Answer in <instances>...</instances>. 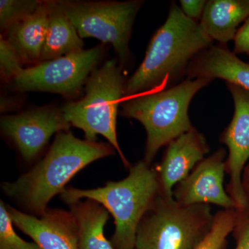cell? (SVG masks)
<instances>
[{
    "mask_svg": "<svg viewBox=\"0 0 249 249\" xmlns=\"http://www.w3.org/2000/svg\"><path fill=\"white\" fill-rule=\"evenodd\" d=\"M70 206L78 227L80 249H114L104 234L109 214L104 206L91 199Z\"/></svg>",
    "mask_w": 249,
    "mask_h": 249,
    "instance_id": "18",
    "label": "cell"
},
{
    "mask_svg": "<svg viewBox=\"0 0 249 249\" xmlns=\"http://www.w3.org/2000/svg\"><path fill=\"white\" fill-rule=\"evenodd\" d=\"M236 219L235 232L237 238V246L235 249H249V216L247 211L239 212Z\"/></svg>",
    "mask_w": 249,
    "mask_h": 249,
    "instance_id": "23",
    "label": "cell"
},
{
    "mask_svg": "<svg viewBox=\"0 0 249 249\" xmlns=\"http://www.w3.org/2000/svg\"><path fill=\"white\" fill-rule=\"evenodd\" d=\"M212 79H187L168 89L150 91L122 101V114L139 121L147 133L144 160L149 165L162 147L193 128L188 107L195 95Z\"/></svg>",
    "mask_w": 249,
    "mask_h": 249,
    "instance_id": "4",
    "label": "cell"
},
{
    "mask_svg": "<svg viewBox=\"0 0 249 249\" xmlns=\"http://www.w3.org/2000/svg\"><path fill=\"white\" fill-rule=\"evenodd\" d=\"M71 127L62 109L42 108L1 119V130L13 141L23 158L32 161L55 133Z\"/></svg>",
    "mask_w": 249,
    "mask_h": 249,
    "instance_id": "11",
    "label": "cell"
},
{
    "mask_svg": "<svg viewBox=\"0 0 249 249\" xmlns=\"http://www.w3.org/2000/svg\"><path fill=\"white\" fill-rule=\"evenodd\" d=\"M186 75L188 79L221 78L249 92V64L226 45H212L198 54L190 62Z\"/></svg>",
    "mask_w": 249,
    "mask_h": 249,
    "instance_id": "14",
    "label": "cell"
},
{
    "mask_svg": "<svg viewBox=\"0 0 249 249\" xmlns=\"http://www.w3.org/2000/svg\"><path fill=\"white\" fill-rule=\"evenodd\" d=\"M6 208L14 225L40 249H80L78 227L71 211L48 209L37 217L9 205Z\"/></svg>",
    "mask_w": 249,
    "mask_h": 249,
    "instance_id": "12",
    "label": "cell"
},
{
    "mask_svg": "<svg viewBox=\"0 0 249 249\" xmlns=\"http://www.w3.org/2000/svg\"><path fill=\"white\" fill-rule=\"evenodd\" d=\"M249 17V0H210L199 24L211 40L226 45Z\"/></svg>",
    "mask_w": 249,
    "mask_h": 249,
    "instance_id": "16",
    "label": "cell"
},
{
    "mask_svg": "<svg viewBox=\"0 0 249 249\" xmlns=\"http://www.w3.org/2000/svg\"><path fill=\"white\" fill-rule=\"evenodd\" d=\"M60 195L69 205L83 199L102 205L114 219L115 231L110 240L114 249H136L139 224L155 204L160 186L155 169L142 160L132 165L128 175L120 181H109L94 189L67 188Z\"/></svg>",
    "mask_w": 249,
    "mask_h": 249,
    "instance_id": "3",
    "label": "cell"
},
{
    "mask_svg": "<svg viewBox=\"0 0 249 249\" xmlns=\"http://www.w3.org/2000/svg\"><path fill=\"white\" fill-rule=\"evenodd\" d=\"M121 67L112 59L95 69L85 84L84 97L65 105L62 111L70 125L83 131L86 140L96 142L98 135L104 137L119 153L124 166L130 168L116 134L118 109L127 82Z\"/></svg>",
    "mask_w": 249,
    "mask_h": 249,
    "instance_id": "5",
    "label": "cell"
},
{
    "mask_svg": "<svg viewBox=\"0 0 249 249\" xmlns=\"http://www.w3.org/2000/svg\"><path fill=\"white\" fill-rule=\"evenodd\" d=\"M233 53L249 54V17L236 33Z\"/></svg>",
    "mask_w": 249,
    "mask_h": 249,
    "instance_id": "25",
    "label": "cell"
},
{
    "mask_svg": "<svg viewBox=\"0 0 249 249\" xmlns=\"http://www.w3.org/2000/svg\"><path fill=\"white\" fill-rule=\"evenodd\" d=\"M237 213L235 209H222L214 214L211 230L193 249H222L228 236L233 231Z\"/></svg>",
    "mask_w": 249,
    "mask_h": 249,
    "instance_id": "19",
    "label": "cell"
},
{
    "mask_svg": "<svg viewBox=\"0 0 249 249\" xmlns=\"http://www.w3.org/2000/svg\"><path fill=\"white\" fill-rule=\"evenodd\" d=\"M6 205L0 203V249H40L35 242L22 240L16 233Z\"/></svg>",
    "mask_w": 249,
    "mask_h": 249,
    "instance_id": "21",
    "label": "cell"
},
{
    "mask_svg": "<svg viewBox=\"0 0 249 249\" xmlns=\"http://www.w3.org/2000/svg\"><path fill=\"white\" fill-rule=\"evenodd\" d=\"M103 46L81 49L24 69L12 81L19 91H46L62 96L77 94L102 58Z\"/></svg>",
    "mask_w": 249,
    "mask_h": 249,
    "instance_id": "8",
    "label": "cell"
},
{
    "mask_svg": "<svg viewBox=\"0 0 249 249\" xmlns=\"http://www.w3.org/2000/svg\"><path fill=\"white\" fill-rule=\"evenodd\" d=\"M22 62L4 37L0 40V74L4 81L14 80L23 71Z\"/></svg>",
    "mask_w": 249,
    "mask_h": 249,
    "instance_id": "22",
    "label": "cell"
},
{
    "mask_svg": "<svg viewBox=\"0 0 249 249\" xmlns=\"http://www.w3.org/2000/svg\"><path fill=\"white\" fill-rule=\"evenodd\" d=\"M209 150L204 136L194 127L170 142L155 169L160 196L173 197L174 187L188 177Z\"/></svg>",
    "mask_w": 249,
    "mask_h": 249,
    "instance_id": "13",
    "label": "cell"
},
{
    "mask_svg": "<svg viewBox=\"0 0 249 249\" xmlns=\"http://www.w3.org/2000/svg\"><path fill=\"white\" fill-rule=\"evenodd\" d=\"M42 3L36 0H1L0 1V25L6 31L31 14Z\"/></svg>",
    "mask_w": 249,
    "mask_h": 249,
    "instance_id": "20",
    "label": "cell"
},
{
    "mask_svg": "<svg viewBox=\"0 0 249 249\" xmlns=\"http://www.w3.org/2000/svg\"><path fill=\"white\" fill-rule=\"evenodd\" d=\"M226 85L235 105L231 122L219 137L229 150L226 160V173L229 176L227 191L235 201L236 211L245 212L249 206L242 186V175L249 160V92L237 85Z\"/></svg>",
    "mask_w": 249,
    "mask_h": 249,
    "instance_id": "9",
    "label": "cell"
},
{
    "mask_svg": "<svg viewBox=\"0 0 249 249\" xmlns=\"http://www.w3.org/2000/svg\"><path fill=\"white\" fill-rule=\"evenodd\" d=\"M78 35L110 43L121 66L128 61L129 42L136 16L142 1H58Z\"/></svg>",
    "mask_w": 249,
    "mask_h": 249,
    "instance_id": "7",
    "label": "cell"
},
{
    "mask_svg": "<svg viewBox=\"0 0 249 249\" xmlns=\"http://www.w3.org/2000/svg\"><path fill=\"white\" fill-rule=\"evenodd\" d=\"M227 151L219 149L204 158L173 190V197L186 206L214 204L223 209L237 210L224 188Z\"/></svg>",
    "mask_w": 249,
    "mask_h": 249,
    "instance_id": "10",
    "label": "cell"
},
{
    "mask_svg": "<svg viewBox=\"0 0 249 249\" xmlns=\"http://www.w3.org/2000/svg\"><path fill=\"white\" fill-rule=\"evenodd\" d=\"M49 21L40 62L53 60L83 49V39L58 1H48Z\"/></svg>",
    "mask_w": 249,
    "mask_h": 249,
    "instance_id": "17",
    "label": "cell"
},
{
    "mask_svg": "<svg viewBox=\"0 0 249 249\" xmlns=\"http://www.w3.org/2000/svg\"><path fill=\"white\" fill-rule=\"evenodd\" d=\"M212 43L199 22L187 18L173 3L164 24L152 37L143 61L126 82L124 97L168 89Z\"/></svg>",
    "mask_w": 249,
    "mask_h": 249,
    "instance_id": "2",
    "label": "cell"
},
{
    "mask_svg": "<svg viewBox=\"0 0 249 249\" xmlns=\"http://www.w3.org/2000/svg\"><path fill=\"white\" fill-rule=\"evenodd\" d=\"M207 1L204 0H181V9L187 18L198 22L202 17Z\"/></svg>",
    "mask_w": 249,
    "mask_h": 249,
    "instance_id": "24",
    "label": "cell"
},
{
    "mask_svg": "<svg viewBox=\"0 0 249 249\" xmlns=\"http://www.w3.org/2000/svg\"><path fill=\"white\" fill-rule=\"evenodd\" d=\"M213 219L210 205L186 206L160 194L139 224L136 249H193Z\"/></svg>",
    "mask_w": 249,
    "mask_h": 249,
    "instance_id": "6",
    "label": "cell"
},
{
    "mask_svg": "<svg viewBox=\"0 0 249 249\" xmlns=\"http://www.w3.org/2000/svg\"><path fill=\"white\" fill-rule=\"evenodd\" d=\"M111 144L82 140L71 132L56 134L45 157L16 181L4 182V194L29 214L40 217L49 201L61 194L78 172L95 160L114 155Z\"/></svg>",
    "mask_w": 249,
    "mask_h": 249,
    "instance_id": "1",
    "label": "cell"
},
{
    "mask_svg": "<svg viewBox=\"0 0 249 249\" xmlns=\"http://www.w3.org/2000/svg\"><path fill=\"white\" fill-rule=\"evenodd\" d=\"M48 1H42L34 14L6 31V40L22 63L38 64L47 35Z\"/></svg>",
    "mask_w": 249,
    "mask_h": 249,
    "instance_id": "15",
    "label": "cell"
},
{
    "mask_svg": "<svg viewBox=\"0 0 249 249\" xmlns=\"http://www.w3.org/2000/svg\"><path fill=\"white\" fill-rule=\"evenodd\" d=\"M242 186L246 196H247V202H248V210H249V166L246 167L242 175Z\"/></svg>",
    "mask_w": 249,
    "mask_h": 249,
    "instance_id": "26",
    "label": "cell"
}]
</instances>
